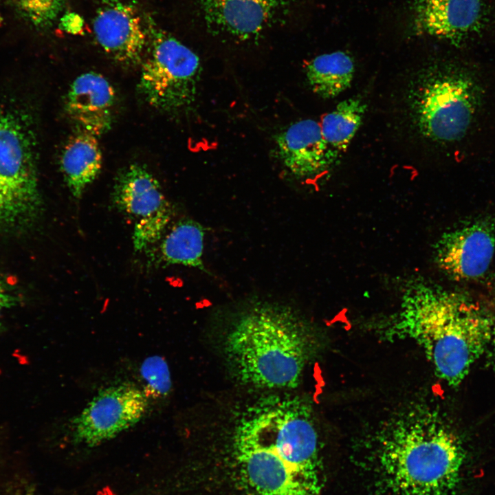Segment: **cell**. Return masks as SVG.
Wrapping results in <instances>:
<instances>
[{
  "instance_id": "cell-1",
  "label": "cell",
  "mask_w": 495,
  "mask_h": 495,
  "mask_svg": "<svg viewBox=\"0 0 495 495\" xmlns=\"http://www.w3.org/2000/svg\"><path fill=\"white\" fill-rule=\"evenodd\" d=\"M465 456L461 440L437 412L417 405L368 439L361 468L376 495H452Z\"/></svg>"
},
{
  "instance_id": "cell-2",
  "label": "cell",
  "mask_w": 495,
  "mask_h": 495,
  "mask_svg": "<svg viewBox=\"0 0 495 495\" xmlns=\"http://www.w3.org/2000/svg\"><path fill=\"white\" fill-rule=\"evenodd\" d=\"M382 334L416 342L437 375L456 386L495 340V316L466 294L417 284Z\"/></svg>"
},
{
  "instance_id": "cell-3",
  "label": "cell",
  "mask_w": 495,
  "mask_h": 495,
  "mask_svg": "<svg viewBox=\"0 0 495 495\" xmlns=\"http://www.w3.org/2000/svg\"><path fill=\"white\" fill-rule=\"evenodd\" d=\"M309 329L292 307L259 300L238 316L226 341V354L242 382L266 388H292L313 351Z\"/></svg>"
},
{
  "instance_id": "cell-4",
  "label": "cell",
  "mask_w": 495,
  "mask_h": 495,
  "mask_svg": "<svg viewBox=\"0 0 495 495\" xmlns=\"http://www.w3.org/2000/svg\"><path fill=\"white\" fill-rule=\"evenodd\" d=\"M411 104L420 131L443 143L461 140L481 107L483 90L468 68L454 64L424 73L411 91Z\"/></svg>"
},
{
  "instance_id": "cell-5",
  "label": "cell",
  "mask_w": 495,
  "mask_h": 495,
  "mask_svg": "<svg viewBox=\"0 0 495 495\" xmlns=\"http://www.w3.org/2000/svg\"><path fill=\"white\" fill-rule=\"evenodd\" d=\"M315 489L323 468L314 413L298 397H272L257 405L240 424Z\"/></svg>"
},
{
  "instance_id": "cell-6",
  "label": "cell",
  "mask_w": 495,
  "mask_h": 495,
  "mask_svg": "<svg viewBox=\"0 0 495 495\" xmlns=\"http://www.w3.org/2000/svg\"><path fill=\"white\" fill-rule=\"evenodd\" d=\"M42 204L32 138L17 118L0 116V226L32 224Z\"/></svg>"
},
{
  "instance_id": "cell-7",
  "label": "cell",
  "mask_w": 495,
  "mask_h": 495,
  "mask_svg": "<svg viewBox=\"0 0 495 495\" xmlns=\"http://www.w3.org/2000/svg\"><path fill=\"white\" fill-rule=\"evenodd\" d=\"M142 61L138 89L146 101L164 111H176L195 100L201 74L197 55L171 35L152 31Z\"/></svg>"
},
{
  "instance_id": "cell-8",
  "label": "cell",
  "mask_w": 495,
  "mask_h": 495,
  "mask_svg": "<svg viewBox=\"0 0 495 495\" xmlns=\"http://www.w3.org/2000/svg\"><path fill=\"white\" fill-rule=\"evenodd\" d=\"M146 397L129 384L101 390L72 420L73 441L94 447L116 437L143 417L148 406Z\"/></svg>"
},
{
  "instance_id": "cell-9",
  "label": "cell",
  "mask_w": 495,
  "mask_h": 495,
  "mask_svg": "<svg viewBox=\"0 0 495 495\" xmlns=\"http://www.w3.org/2000/svg\"><path fill=\"white\" fill-rule=\"evenodd\" d=\"M495 252V216L470 221L445 232L434 248L439 267L451 278L469 281L482 278Z\"/></svg>"
},
{
  "instance_id": "cell-10",
  "label": "cell",
  "mask_w": 495,
  "mask_h": 495,
  "mask_svg": "<svg viewBox=\"0 0 495 495\" xmlns=\"http://www.w3.org/2000/svg\"><path fill=\"white\" fill-rule=\"evenodd\" d=\"M419 33L461 46L482 33L490 21L488 0H415Z\"/></svg>"
},
{
  "instance_id": "cell-11",
  "label": "cell",
  "mask_w": 495,
  "mask_h": 495,
  "mask_svg": "<svg viewBox=\"0 0 495 495\" xmlns=\"http://www.w3.org/2000/svg\"><path fill=\"white\" fill-rule=\"evenodd\" d=\"M100 47L115 60L132 64L143 58L148 32L133 5L120 0H106L98 10L93 25Z\"/></svg>"
},
{
  "instance_id": "cell-12",
  "label": "cell",
  "mask_w": 495,
  "mask_h": 495,
  "mask_svg": "<svg viewBox=\"0 0 495 495\" xmlns=\"http://www.w3.org/2000/svg\"><path fill=\"white\" fill-rule=\"evenodd\" d=\"M112 202L119 211L134 220L135 226L168 221L171 217L170 204L158 181L138 164L127 166L116 177Z\"/></svg>"
},
{
  "instance_id": "cell-13",
  "label": "cell",
  "mask_w": 495,
  "mask_h": 495,
  "mask_svg": "<svg viewBox=\"0 0 495 495\" xmlns=\"http://www.w3.org/2000/svg\"><path fill=\"white\" fill-rule=\"evenodd\" d=\"M115 96L113 86L103 76L96 72L82 74L69 89L67 112L78 129L98 137L110 129Z\"/></svg>"
},
{
  "instance_id": "cell-14",
  "label": "cell",
  "mask_w": 495,
  "mask_h": 495,
  "mask_svg": "<svg viewBox=\"0 0 495 495\" xmlns=\"http://www.w3.org/2000/svg\"><path fill=\"white\" fill-rule=\"evenodd\" d=\"M276 144L284 165L298 177L308 178L320 173L332 159L320 124L314 120L292 124L277 136Z\"/></svg>"
},
{
  "instance_id": "cell-15",
  "label": "cell",
  "mask_w": 495,
  "mask_h": 495,
  "mask_svg": "<svg viewBox=\"0 0 495 495\" xmlns=\"http://www.w3.org/2000/svg\"><path fill=\"white\" fill-rule=\"evenodd\" d=\"M280 0H201L208 26L217 32L244 39L261 32Z\"/></svg>"
},
{
  "instance_id": "cell-16",
  "label": "cell",
  "mask_w": 495,
  "mask_h": 495,
  "mask_svg": "<svg viewBox=\"0 0 495 495\" xmlns=\"http://www.w3.org/2000/svg\"><path fill=\"white\" fill-rule=\"evenodd\" d=\"M96 138L78 129L62 153L61 170L67 187L76 199L82 196L101 170L102 153Z\"/></svg>"
},
{
  "instance_id": "cell-17",
  "label": "cell",
  "mask_w": 495,
  "mask_h": 495,
  "mask_svg": "<svg viewBox=\"0 0 495 495\" xmlns=\"http://www.w3.org/2000/svg\"><path fill=\"white\" fill-rule=\"evenodd\" d=\"M205 230L199 222L181 219L161 237L151 258L154 265H182L208 272L204 262Z\"/></svg>"
},
{
  "instance_id": "cell-18",
  "label": "cell",
  "mask_w": 495,
  "mask_h": 495,
  "mask_svg": "<svg viewBox=\"0 0 495 495\" xmlns=\"http://www.w3.org/2000/svg\"><path fill=\"white\" fill-rule=\"evenodd\" d=\"M354 72L353 58L342 51L319 55L306 66L310 87L323 98H333L348 89Z\"/></svg>"
},
{
  "instance_id": "cell-19",
  "label": "cell",
  "mask_w": 495,
  "mask_h": 495,
  "mask_svg": "<svg viewBox=\"0 0 495 495\" xmlns=\"http://www.w3.org/2000/svg\"><path fill=\"white\" fill-rule=\"evenodd\" d=\"M366 111V104L358 98L340 102L326 114L320 123L324 140L332 157L344 151L360 128Z\"/></svg>"
},
{
  "instance_id": "cell-20",
  "label": "cell",
  "mask_w": 495,
  "mask_h": 495,
  "mask_svg": "<svg viewBox=\"0 0 495 495\" xmlns=\"http://www.w3.org/2000/svg\"><path fill=\"white\" fill-rule=\"evenodd\" d=\"M21 18L33 27H50L62 11L65 0H12Z\"/></svg>"
},
{
  "instance_id": "cell-21",
  "label": "cell",
  "mask_w": 495,
  "mask_h": 495,
  "mask_svg": "<svg viewBox=\"0 0 495 495\" xmlns=\"http://www.w3.org/2000/svg\"><path fill=\"white\" fill-rule=\"evenodd\" d=\"M140 374L146 382V395L161 397L169 393L172 386L170 373L163 358L153 355L146 358L140 366Z\"/></svg>"
},
{
  "instance_id": "cell-22",
  "label": "cell",
  "mask_w": 495,
  "mask_h": 495,
  "mask_svg": "<svg viewBox=\"0 0 495 495\" xmlns=\"http://www.w3.org/2000/svg\"><path fill=\"white\" fill-rule=\"evenodd\" d=\"M84 21L78 14L69 12L60 20V28L69 34H78L83 32Z\"/></svg>"
},
{
  "instance_id": "cell-23",
  "label": "cell",
  "mask_w": 495,
  "mask_h": 495,
  "mask_svg": "<svg viewBox=\"0 0 495 495\" xmlns=\"http://www.w3.org/2000/svg\"><path fill=\"white\" fill-rule=\"evenodd\" d=\"M0 299L3 300H14V296H12L8 290L6 285L0 279Z\"/></svg>"
},
{
  "instance_id": "cell-24",
  "label": "cell",
  "mask_w": 495,
  "mask_h": 495,
  "mask_svg": "<svg viewBox=\"0 0 495 495\" xmlns=\"http://www.w3.org/2000/svg\"><path fill=\"white\" fill-rule=\"evenodd\" d=\"M16 302V299L14 300H3L0 299V331L1 329V317L3 311L6 309L12 307Z\"/></svg>"
},
{
  "instance_id": "cell-25",
  "label": "cell",
  "mask_w": 495,
  "mask_h": 495,
  "mask_svg": "<svg viewBox=\"0 0 495 495\" xmlns=\"http://www.w3.org/2000/svg\"><path fill=\"white\" fill-rule=\"evenodd\" d=\"M493 296H494V300H495V285H494V289H493Z\"/></svg>"
},
{
  "instance_id": "cell-26",
  "label": "cell",
  "mask_w": 495,
  "mask_h": 495,
  "mask_svg": "<svg viewBox=\"0 0 495 495\" xmlns=\"http://www.w3.org/2000/svg\"><path fill=\"white\" fill-rule=\"evenodd\" d=\"M1 22H2V17H1V14H0V24L1 23Z\"/></svg>"
}]
</instances>
